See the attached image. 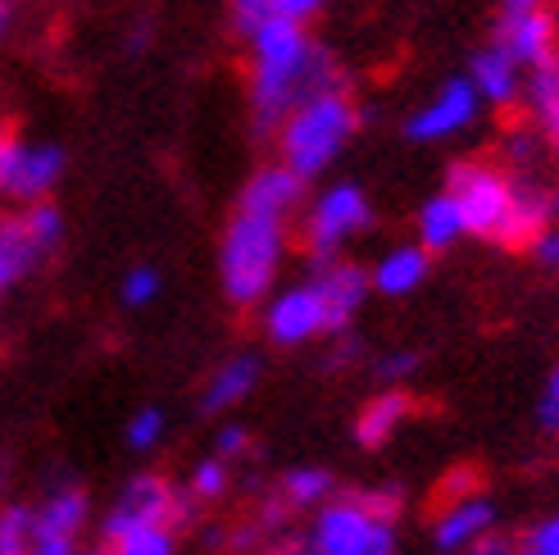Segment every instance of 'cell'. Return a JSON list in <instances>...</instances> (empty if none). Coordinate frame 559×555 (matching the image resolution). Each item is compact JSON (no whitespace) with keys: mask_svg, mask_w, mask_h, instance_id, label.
Returning a JSON list of instances; mask_svg holds the SVG:
<instances>
[{"mask_svg":"<svg viewBox=\"0 0 559 555\" xmlns=\"http://www.w3.org/2000/svg\"><path fill=\"white\" fill-rule=\"evenodd\" d=\"M305 197H310V182H305L300 174H292L283 160H269V164H260V169L246 178L237 205L264 210V214H277V219H296Z\"/></svg>","mask_w":559,"mask_h":555,"instance_id":"cell-16","label":"cell"},{"mask_svg":"<svg viewBox=\"0 0 559 555\" xmlns=\"http://www.w3.org/2000/svg\"><path fill=\"white\" fill-rule=\"evenodd\" d=\"M273 14V0H228V23H233V33L246 37L255 23H264Z\"/></svg>","mask_w":559,"mask_h":555,"instance_id":"cell-31","label":"cell"},{"mask_svg":"<svg viewBox=\"0 0 559 555\" xmlns=\"http://www.w3.org/2000/svg\"><path fill=\"white\" fill-rule=\"evenodd\" d=\"M328 0H273V14L296 19V23H310L314 14H323Z\"/></svg>","mask_w":559,"mask_h":555,"instance_id":"cell-36","label":"cell"},{"mask_svg":"<svg viewBox=\"0 0 559 555\" xmlns=\"http://www.w3.org/2000/svg\"><path fill=\"white\" fill-rule=\"evenodd\" d=\"M445 191L455 197L468 237H487V241H500V246H523L546 228V201L537 197V191L519 187L506 169H496V164H478V160L455 164Z\"/></svg>","mask_w":559,"mask_h":555,"instance_id":"cell-3","label":"cell"},{"mask_svg":"<svg viewBox=\"0 0 559 555\" xmlns=\"http://www.w3.org/2000/svg\"><path fill=\"white\" fill-rule=\"evenodd\" d=\"M64 169H69V155L60 142H23V137H10L0 197L14 201V205L50 201L55 187L64 182Z\"/></svg>","mask_w":559,"mask_h":555,"instance_id":"cell-9","label":"cell"},{"mask_svg":"<svg viewBox=\"0 0 559 555\" xmlns=\"http://www.w3.org/2000/svg\"><path fill=\"white\" fill-rule=\"evenodd\" d=\"M555 214H559V197H555Z\"/></svg>","mask_w":559,"mask_h":555,"instance_id":"cell-41","label":"cell"},{"mask_svg":"<svg viewBox=\"0 0 559 555\" xmlns=\"http://www.w3.org/2000/svg\"><path fill=\"white\" fill-rule=\"evenodd\" d=\"M405 420H409V397L401 392V387H386V392L365 401V410L355 414V441L365 451H382L386 441L401 433Z\"/></svg>","mask_w":559,"mask_h":555,"instance_id":"cell-20","label":"cell"},{"mask_svg":"<svg viewBox=\"0 0 559 555\" xmlns=\"http://www.w3.org/2000/svg\"><path fill=\"white\" fill-rule=\"evenodd\" d=\"M214 451H218L223 460H241V456L250 451V428H246V424H218Z\"/></svg>","mask_w":559,"mask_h":555,"instance_id":"cell-32","label":"cell"},{"mask_svg":"<svg viewBox=\"0 0 559 555\" xmlns=\"http://www.w3.org/2000/svg\"><path fill=\"white\" fill-rule=\"evenodd\" d=\"M542 123H546V132H550L555 151H559V105H555V109H546V115H542Z\"/></svg>","mask_w":559,"mask_h":555,"instance_id":"cell-39","label":"cell"},{"mask_svg":"<svg viewBox=\"0 0 559 555\" xmlns=\"http://www.w3.org/2000/svg\"><path fill=\"white\" fill-rule=\"evenodd\" d=\"M310 278H314V287L323 292V305L332 315V332H346L355 323V315L365 310L369 292H373L369 269L346 260V256H332V260H319Z\"/></svg>","mask_w":559,"mask_h":555,"instance_id":"cell-13","label":"cell"},{"mask_svg":"<svg viewBox=\"0 0 559 555\" xmlns=\"http://www.w3.org/2000/svg\"><path fill=\"white\" fill-rule=\"evenodd\" d=\"M164 292V273L155 264H128L119 278V300L123 310H151Z\"/></svg>","mask_w":559,"mask_h":555,"instance_id":"cell-26","label":"cell"},{"mask_svg":"<svg viewBox=\"0 0 559 555\" xmlns=\"http://www.w3.org/2000/svg\"><path fill=\"white\" fill-rule=\"evenodd\" d=\"M260 374H264V365H260V355H250V351L218 359V365L210 369V378H205L201 410L205 414H233L237 405H246L250 397H255Z\"/></svg>","mask_w":559,"mask_h":555,"instance_id":"cell-17","label":"cell"},{"mask_svg":"<svg viewBox=\"0 0 559 555\" xmlns=\"http://www.w3.org/2000/svg\"><path fill=\"white\" fill-rule=\"evenodd\" d=\"M305 555H314V551H310V546H305Z\"/></svg>","mask_w":559,"mask_h":555,"instance_id":"cell-42","label":"cell"},{"mask_svg":"<svg viewBox=\"0 0 559 555\" xmlns=\"http://www.w3.org/2000/svg\"><path fill=\"white\" fill-rule=\"evenodd\" d=\"M23 219H27V228L37 233V241L46 246V251L55 256L64 246V210L55 205V201H33V205H19Z\"/></svg>","mask_w":559,"mask_h":555,"instance_id":"cell-27","label":"cell"},{"mask_svg":"<svg viewBox=\"0 0 559 555\" xmlns=\"http://www.w3.org/2000/svg\"><path fill=\"white\" fill-rule=\"evenodd\" d=\"M27 523H33V506H5L0 510V555H23Z\"/></svg>","mask_w":559,"mask_h":555,"instance_id":"cell-29","label":"cell"},{"mask_svg":"<svg viewBox=\"0 0 559 555\" xmlns=\"http://www.w3.org/2000/svg\"><path fill=\"white\" fill-rule=\"evenodd\" d=\"M478 109H483V96L473 92L468 78H445L441 87L405 119V137L418 146L451 142V137H460L464 128L478 123Z\"/></svg>","mask_w":559,"mask_h":555,"instance_id":"cell-10","label":"cell"},{"mask_svg":"<svg viewBox=\"0 0 559 555\" xmlns=\"http://www.w3.org/2000/svg\"><path fill=\"white\" fill-rule=\"evenodd\" d=\"M50 260V251L37 241V233L27 228L23 210L0 214V300H10L27 278H37V269Z\"/></svg>","mask_w":559,"mask_h":555,"instance_id":"cell-14","label":"cell"},{"mask_svg":"<svg viewBox=\"0 0 559 555\" xmlns=\"http://www.w3.org/2000/svg\"><path fill=\"white\" fill-rule=\"evenodd\" d=\"M355 132H359V105L346 82H332V87L310 92L287 109V119L273 128V146L292 174L314 182L346 155Z\"/></svg>","mask_w":559,"mask_h":555,"instance_id":"cell-4","label":"cell"},{"mask_svg":"<svg viewBox=\"0 0 559 555\" xmlns=\"http://www.w3.org/2000/svg\"><path fill=\"white\" fill-rule=\"evenodd\" d=\"M19 14H23V5H19V0H0V46H5V42L14 37Z\"/></svg>","mask_w":559,"mask_h":555,"instance_id":"cell-38","label":"cell"},{"mask_svg":"<svg viewBox=\"0 0 559 555\" xmlns=\"http://www.w3.org/2000/svg\"><path fill=\"white\" fill-rule=\"evenodd\" d=\"M464 78L473 82V92L483 96V105H510L523 96V64L500 42H491L473 55Z\"/></svg>","mask_w":559,"mask_h":555,"instance_id":"cell-19","label":"cell"},{"mask_svg":"<svg viewBox=\"0 0 559 555\" xmlns=\"http://www.w3.org/2000/svg\"><path fill=\"white\" fill-rule=\"evenodd\" d=\"M5 151H10V132H0V182H5Z\"/></svg>","mask_w":559,"mask_h":555,"instance_id":"cell-40","label":"cell"},{"mask_svg":"<svg viewBox=\"0 0 559 555\" xmlns=\"http://www.w3.org/2000/svg\"><path fill=\"white\" fill-rule=\"evenodd\" d=\"M396 492H350L328 496L314 510V523L305 533V546L314 555H396Z\"/></svg>","mask_w":559,"mask_h":555,"instance_id":"cell-5","label":"cell"},{"mask_svg":"<svg viewBox=\"0 0 559 555\" xmlns=\"http://www.w3.org/2000/svg\"><path fill=\"white\" fill-rule=\"evenodd\" d=\"M109 555H178V523L169 519H142L123 523V529L100 533Z\"/></svg>","mask_w":559,"mask_h":555,"instance_id":"cell-22","label":"cell"},{"mask_svg":"<svg viewBox=\"0 0 559 555\" xmlns=\"http://www.w3.org/2000/svg\"><path fill=\"white\" fill-rule=\"evenodd\" d=\"M428 269H432V251H424L418 241H401V246H391V251H382L373 260L369 283H373L378 296L401 300V296H414L428 283Z\"/></svg>","mask_w":559,"mask_h":555,"instance_id":"cell-18","label":"cell"},{"mask_svg":"<svg viewBox=\"0 0 559 555\" xmlns=\"http://www.w3.org/2000/svg\"><path fill=\"white\" fill-rule=\"evenodd\" d=\"M164 437H169V414H164L159 405H142V410H132V414H128V424H123L128 451H136V456L159 451V447H164Z\"/></svg>","mask_w":559,"mask_h":555,"instance_id":"cell-25","label":"cell"},{"mask_svg":"<svg viewBox=\"0 0 559 555\" xmlns=\"http://www.w3.org/2000/svg\"><path fill=\"white\" fill-rule=\"evenodd\" d=\"M514 555H559V515L533 523V529L514 542Z\"/></svg>","mask_w":559,"mask_h":555,"instance_id":"cell-30","label":"cell"},{"mask_svg":"<svg viewBox=\"0 0 559 555\" xmlns=\"http://www.w3.org/2000/svg\"><path fill=\"white\" fill-rule=\"evenodd\" d=\"M496 42L523 64V73L546 64V60H555V19H550V5H546V0H500Z\"/></svg>","mask_w":559,"mask_h":555,"instance_id":"cell-11","label":"cell"},{"mask_svg":"<svg viewBox=\"0 0 559 555\" xmlns=\"http://www.w3.org/2000/svg\"><path fill=\"white\" fill-rule=\"evenodd\" d=\"M228 487H233V460H223L218 451L205 456V460H195V464L187 469V483H182L187 501H195V506L223 501V496H228Z\"/></svg>","mask_w":559,"mask_h":555,"instance_id":"cell-24","label":"cell"},{"mask_svg":"<svg viewBox=\"0 0 559 555\" xmlns=\"http://www.w3.org/2000/svg\"><path fill=\"white\" fill-rule=\"evenodd\" d=\"M287 251H292V219L237 205L214 246V273L223 300L233 310H255L283 278Z\"/></svg>","mask_w":559,"mask_h":555,"instance_id":"cell-2","label":"cell"},{"mask_svg":"<svg viewBox=\"0 0 559 555\" xmlns=\"http://www.w3.org/2000/svg\"><path fill=\"white\" fill-rule=\"evenodd\" d=\"M92 523V501L78 483L50 487L33 506L23 555H82V533Z\"/></svg>","mask_w":559,"mask_h":555,"instance_id":"cell-8","label":"cell"},{"mask_svg":"<svg viewBox=\"0 0 559 555\" xmlns=\"http://www.w3.org/2000/svg\"><path fill=\"white\" fill-rule=\"evenodd\" d=\"M142 519L182 523L187 519V492H178L169 479H159V474H136L119 487L115 501H109V510L100 519V533L123 529V523H142Z\"/></svg>","mask_w":559,"mask_h":555,"instance_id":"cell-12","label":"cell"},{"mask_svg":"<svg viewBox=\"0 0 559 555\" xmlns=\"http://www.w3.org/2000/svg\"><path fill=\"white\" fill-rule=\"evenodd\" d=\"M537 424H542V428H559V365H555V374H550V378H546V387H542Z\"/></svg>","mask_w":559,"mask_h":555,"instance_id":"cell-34","label":"cell"},{"mask_svg":"<svg viewBox=\"0 0 559 555\" xmlns=\"http://www.w3.org/2000/svg\"><path fill=\"white\" fill-rule=\"evenodd\" d=\"M464 555H514V542H510L506 533H496V529H491V533H483L478 542H473Z\"/></svg>","mask_w":559,"mask_h":555,"instance_id":"cell-37","label":"cell"},{"mask_svg":"<svg viewBox=\"0 0 559 555\" xmlns=\"http://www.w3.org/2000/svg\"><path fill=\"white\" fill-rule=\"evenodd\" d=\"M260 328H264V342L277 351H296L319 338H332V315L323 305V292L314 287V278L277 283L260 300Z\"/></svg>","mask_w":559,"mask_h":555,"instance_id":"cell-7","label":"cell"},{"mask_svg":"<svg viewBox=\"0 0 559 555\" xmlns=\"http://www.w3.org/2000/svg\"><path fill=\"white\" fill-rule=\"evenodd\" d=\"M332 492H337V483H332L328 469L296 464V469H287V474H283V483H277V506H283V510H310L314 515Z\"/></svg>","mask_w":559,"mask_h":555,"instance_id":"cell-23","label":"cell"},{"mask_svg":"<svg viewBox=\"0 0 559 555\" xmlns=\"http://www.w3.org/2000/svg\"><path fill=\"white\" fill-rule=\"evenodd\" d=\"M496 529V506L478 492H460L451 506H441V515L432 519V546L441 555H464L483 533Z\"/></svg>","mask_w":559,"mask_h":555,"instance_id":"cell-15","label":"cell"},{"mask_svg":"<svg viewBox=\"0 0 559 555\" xmlns=\"http://www.w3.org/2000/svg\"><path fill=\"white\" fill-rule=\"evenodd\" d=\"M527 105H533L537 115H546V109L559 105V60L527 69Z\"/></svg>","mask_w":559,"mask_h":555,"instance_id":"cell-28","label":"cell"},{"mask_svg":"<svg viewBox=\"0 0 559 555\" xmlns=\"http://www.w3.org/2000/svg\"><path fill=\"white\" fill-rule=\"evenodd\" d=\"M527 246H533V256H537L542 269H559V228H542Z\"/></svg>","mask_w":559,"mask_h":555,"instance_id":"cell-35","label":"cell"},{"mask_svg":"<svg viewBox=\"0 0 559 555\" xmlns=\"http://www.w3.org/2000/svg\"><path fill=\"white\" fill-rule=\"evenodd\" d=\"M241 42H246V101L255 132L273 137V128L287 119L296 101L332 87V82H346L337 60L310 37V23L269 14Z\"/></svg>","mask_w":559,"mask_h":555,"instance_id":"cell-1","label":"cell"},{"mask_svg":"<svg viewBox=\"0 0 559 555\" xmlns=\"http://www.w3.org/2000/svg\"><path fill=\"white\" fill-rule=\"evenodd\" d=\"M414 369H418V355H414V351H391V355L378 359L373 374H378L382 382H401V378H409Z\"/></svg>","mask_w":559,"mask_h":555,"instance_id":"cell-33","label":"cell"},{"mask_svg":"<svg viewBox=\"0 0 559 555\" xmlns=\"http://www.w3.org/2000/svg\"><path fill=\"white\" fill-rule=\"evenodd\" d=\"M373 224V201L359 182H328L314 197H305L300 205V241H305V256L314 264L342 256L346 246L369 233Z\"/></svg>","mask_w":559,"mask_h":555,"instance_id":"cell-6","label":"cell"},{"mask_svg":"<svg viewBox=\"0 0 559 555\" xmlns=\"http://www.w3.org/2000/svg\"><path fill=\"white\" fill-rule=\"evenodd\" d=\"M414 228H418V246H424V251H432V256L451 251V246H460V241L468 237L464 214H460V205H455L451 191H437V197H428L424 205H418Z\"/></svg>","mask_w":559,"mask_h":555,"instance_id":"cell-21","label":"cell"}]
</instances>
